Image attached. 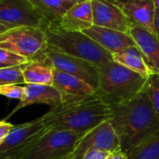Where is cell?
<instances>
[{
	"label": "cell",
	"instance_id": "9c48e42d",
	"mask_svg": "<svg viewBox=\"0 0 159 159\" xmlns=\"http://www.w3.org/2000/svg\"><path fill=\"white\" fill-rule=\"evenodd\" d=\"M0 25L10 29L34 26L45 29L47 25L28 0H0Z\"/></svg>",
	"mask_w": 159,
	"mask_h": 159
},
{
	"label": "cell",
	"instance_id": "ba28073f",
	"mask_svg": "<svg viewBox=\"0 0 159 159\" xmlns=\"http://www.w3.org/2000/svg\"><path fill=\"white\" fill-rule=\"evenodd\" d=\"M54 69L78 77L89 84L96 90L99 82V69L93 64L61 52L55 51L50 47L44 53L43 61Z\"/></svg>",
	"mask_w": 159,
	"mask_h": 159
},
{
	"label": "cell",
	"instance_id": "83f0119b",
	"mask_svg": "<svg viewBox=\"0 0 159 159\" xmlns=\"http://www.w3.org/2000/svg\"><path fill=\"white\" fill-rule=\"evenodd\" d=\"M153 33L159 38V9H155L153 18Z\"/></svg>",
	"mask_w": 159,
	"mask_h": 159
},
{
	"label": "cell",
	"instance_id": "484cf974",
	"mask_svg": "<svg viewBox=\"0 0 159 159\" xmlns=\"http://www.w3.org/2000/svg\"><path fill=\"white\" fill-rule=\"evenodd\" d=\"M111 152L101 150H89L82 159H108Z\"/></svg>",
	"mask_w": 159,
	"mask_h": 159
},
{
	"label": "cell",
	"instance_id": "d4e9b609",
	"mask_svg": "<svg viewBox=\"0 0 159 159\" xmlns=\"http://www.w3.org/2000/svg\"><path fill=\"white\" fill-rule=\"evenodd\" d=\"M25 91V85L20 84H6L0 86V95L19 101L24 98Z\"/></svg>",
	"mask_w": 159,
	"mask_h": 159
},
{
	"label": "cell",
	"instance_id": "2e32d148",
	"mask_svg": "<svg viewBox=\"0 0 159 159\" xmlns=\"http://www.w3.org/2000/svg\"><path fill=\"white\" fill-rule=\"evenodd\" d=\"M25 90L24 98L19 101L16 108L7 116L6 121L19 110L32 104H46L53 108L62 103V97L53 85L25 84Z\"/></svg>",
	"mask_w": 159,
	"mask_h": 159
},
{
	"label": "cell",
	"instance_id": "f1b7e54d",
	"mask_svg": "<svg viewBox=\"0 0 159 159\" xmlns=\"http://www.w3.org/2000/svg\"><path fill=\"white\" fill-rule=\"evenodd\" d=\"M108 159H128V157L125 152H124L122 150H120L115 152H111Z\"/></svg>",
	"mask_w": 159,
	"mask_h": 159
},
{
	"label": "cell",
	"instance_id": "44dd1931",
	"mask_svg": "<svg viewBox=\"0 0 159 159\" xmlns=\"http://www.w3.org/2000/svg\"><path fill=\"white\" fill-rule=\"evenodd\" d=\"M128 159H159V130L127 154Z\"/></svg>",
	"mask_w": 159,
	"mask_h": 159
},
{
	"label": "cell",
	"instance_id": "cb8c5ba5",
	"mask_svg": "<svg viewBox=\"0 0 159 159\" xmlns=\"http://www.w3.org/2000/svg\"><path fill=\"white\" fill-rule=\"evenodd\" d=\"M29 61L25 57L18 55L9 50L0 48V63L7 65L9 66H23L27 64Z\"/></svg>",
	"mask_w": 159,
	"mask_h": 159
},
{
	"label": "cell",
	"instance_id": "7402d4cb",
	"mask_svg": "<svg viewBox=\"0 0 159 159\" xmlns=\"http://www.w3.org/2000/svg\"><path fill=\"white\" fill-rule=\"evenodd\" d=\"M23 66H13L0 68V86L6 84L25 85V83L23 74Z\"/></svg>",
	"mask_w": 159,
	"mask_h": 159
},
{
	"label": "cell",
	"instance_id": "836d02e7",
	"mask_svg": "<svg viewBox=\"0 0 159 159\" xmlns=\"http://www.w3.org/2000/svg\"><path fill=\"white\" fill-rule=\"evenodd\" d=\"M111 1H113V2H114V1H115V0H111Z\"/></svg>",
	"mask_w": 159,
	"mask_h": 159
},
{
	"label": "cell",
	"instance_id": "7c38bea8",
	"mask_svg": "<svg viewBox=\"0 0 159 159\" xmlns=\"http://www.w3.org/2000/svg\"><path fill=\"white\" fill-rule=\"evenodd\" d=\"M52 85L59 91L62 103L79 101L96 95V89L86 82L54 68Z\"/></svg>",
	"mask_w": 159,
	"mask_h": 159
},
{
	"label": "cell",
	"instance_id": "e0dca14e",
	"mask_svg": "<svg viewBox=\"0 0 159 159\" xmlns=\"http://www.w3.org/2000/svg\"><path fill=\"white\" fill-rule=\"evenodd\" d=\"M94 25L91 0L73 5L63 16L57 26L68 31H81Z\"/></svg>",
	"mask_w": 159,
	"mask_h": 159
},
{
	"label": "cell",
	"instance_id": "3957f363",
	"mask_svg": "<svg viewBox=\"0 0 159 159\" xmlns=\"http://www.w3.org/2000/svg\"><path fill=\"white\" fill-rule=\"evenodd\" d=\"M98 69L96 96L109 106L125 103L136 98L145 89L149 79L114 61Z\"/></svg>",
	"mask_w": 159,
	"mask_h": 159
},
{
	"label": "cell",
	"instance_id": "9a60e30c",
	"mask_svg": "<svg viewBox=\"0 0 159 159\" xmlns=\"http://www.w3.org/2000/svg\"><path fill=\"white\" fill-rule=\"evenodd\" d=\"M129 22L153 32L155 6L153 0H115Z\"/></svg>",
	"mask_w": 159,
	"mask_h": 159
},
{
	"label": "cell",
	"instance_id": "5bb4252c",
	"mask_svg": "<svg viewBox=\"0 0 159 159\" xmlns=\"http://www.w3.org/2000/svg\"><path fill=\"white\" fill-rule=\"evenodd\" d=\"M129 34L153 74H159V38L152 31L130 23Z\"/></svg>",
	"mask_w": 159,
	"mask_h": 159
},
{
	"label": "cell",
	"instance_id": "8992f818",
	"mask_svg": "<svg viewBox=\"0 0 159 159\" xmlns=\"http://www.w3.org/2000/svg\"><path fill=\"white\" fill-rule=\"evenodd\" d=\"M0 48L9 50L29 62H42L48 49L45 29L34 26H20L0 35Z\"/></svg>",
	"mask_w": 159,
	"mask_h": 159
},
{
	"label": "cell",
	"instance_id": "ffe728a7",
	"mask_svg": "<svg viewBox=\"0 0 159 159\" xmlns=\"http://www.w3.org/2000/svg\"><path fill=\"white\" fill-rule=\"evenodd\" d=\"M23 74L25 84L52 85L53 67L44 62H28L23 66Z\"/></svg>",
	"mask_w": 159,
	"mask_h": 159
},
{
	"label": "cell",
	"instance_id": "277c9868",
	"mask_svg": "<svg viewBox=\"0 0 159 159\" xmlns=\"http://www.w3.org/2000/svg\"><path fill=\"white\" fill-rule=\"evenodd\" d=\"M48 47L63 53L87 61L100 68L113 61L112 54L81 31H68L57 26H47Z\"/></svg>",
	"mask_w": 159,
	"mask_h": 159
},
{
	"label": "cell",
	"instance_id": "4dcf8cb0",
	"mask_svg": "<svg viewBox=\"0 0 159 159\" xmlns=\"http://www.w3.org/2000/svg\"><path fill=\"white\" fill-rule=\"evenodd\" d=\"M9 29H10L9 27L5 26L3 25H0V35H1L2 33H4V32H6V31H8Z\"/></svg>",
	"mask_w": 159,
	"mask_h": 159
},
{
	"label": "cell",
	"instance_id": "7a4b0ae2",
	"mask_svg": "<svg viewBox=\"0 0 159 159\" xmlns=\"http://www.w3.org/2000/svg\"><path fill=\"white\" fill-rule=\"evenodd\" d=\"M110 106L96 95L51 108L42 117L47 129H64L84 135L110 118Z\"/></svg>",
	"mask_w": 159,
	"mask_h": 159
},
{
	"label": "cell",
	"instance_id": "1f68e13d",
	"mask_svg": "<svg viewBox=\"0 0 159 159\" xmlns=\"http://www.w3.org/2000/svg\"><path fill=\"white\" fill-rule=\"evenodd\" d=\"M153 3L156 9H159V0H153Z\"/></svg>",
	"mask_w": 159,
	"mask_h": 159
},
{
	"label": "cell",
	"instance_id": "f546056e",
	"mask_svg": "<svg viewBox=\"0 0 159 159\" xmlns=\"http://www.w3.org/2000/svg\"><path fill=\"white\" fill-rule=\"evenodd\" d=\"M66 1L73 6V5H76V4L84 3V2H86V1H90V0H66Z\"/></svg>",
	"mask_w": 159,
	"mask_h": 159
},
{
	"label": "cell",
	"instance_id": "ac0fdd59",
	"mask_svg": "<svg viewBox=\"0 0 159 159\" xmlns=\"http://www.w3.org/2000/svg\"><path fill=\"white\" fill-rule=\"evenodd\" d=\"M43 18L47 26L57 25L65 13L72 7L66 0H28Z\"/></svg>",
	"mask_w": 159,
	"mask_h": 159
},
{
	"label": "cell",
	"instance_id": "d6a6232c",
	"mask_svg": "<svg viewBox=\"0 0 159 159\" xmlns=\"http://www.w3.org/2000/svg\"><path fill=\"white\" fill-rule=\"evenodd\" d=\"M7 66H9L4 65V64H2V63H0V68H2V67H7Z\"/></svg>",
	"mask_w": 159,
	"mask_h": 159
},
{
	"label": "cell",
	"instance_id": "30bf717a",
	"mask_svg": "<svg viewBox=\"0 0 159 159\" xmlns=\"http://www.w3.org/2000/svg\"><path fill=\"white\" fill-rule=\"evenodd\" d=\"M89 150H101L115 152L122 150L119 139L109 121H105L85 133L79 140L68 159H82Z\"/></svg>",
	"mask_w": 159,
	"mask_h": 159
},
{
	"label": "cell",
	"instance_id": "4316f807",
	"mask_svg": "<svg viewBox=\"0 0 159 159\" xmlns=\"http://www.w3.org/2000/svg\"><path fill=\"white\" fill-rule=\"evenodd\" d=\"M14 125L6 120H1L0 121V145L6 139V138L9 136L10 132L12 130Z\"/></svg>",
	"mask_w": 159,
	"mask_h": 159
},
{
	"label": "cell",
	"instance_id": "d6986e66",
	"mask_svg": "<svg viewBox=\"0 0 159 159\" xmlns=\"http://www.w3.org/2000/svg\"><path fill=\"white\" fill-rule=\"evenodd\" d=\"M112 58L114 62L140 74L145 78H149L153 74L137 45L129 47L119 53L113 54Z\"/></svg>",
	"mask_w": 159,
	"mask_h": 159
},
{
	"label": "cell",
	"instance_id": "603a6c76",
	"mask_svg": "<svg viewBox=\"0 0 159 159\" xmlns=\"http://www.w3.org/2000/svg\"><path fill=\"white\" fill-rule=\"evenodd\" d=\"M145 90L147 91L154 111L159 118V74H152L149 77Z\"/></svg>",
	"mask_w": 159,
	"mask_h": 159
},
{
	"label": "cell",
	"instance_id": "8fae6325",
	"mask_svg": "<svg viewBox=\"0 0 159 159\" xmlns=\"http://www.w3.org/2000/svg\"><path fill=\"white\" fill-rule=\"evenodd\" d=\"M94 25L129 34L130 22L122 9L111 0H91Z\"/></svg>",
	"mask_w": 159,
	"mask_h": 159
},
{
	"label": "cell",
	"instance_id": "5b68a950",
	"mask_svg": "<svg viewBox=\"0 0 159 159\" xmlns=\"http://www.w3.org/2000/svg\"><path fill=\"white\" fill-rule=\"evenodd\" d=\"M83 136L64 129H47L16 159H68Z\"/></svg>",
	"mask_w": 159,
	"mask_h": 159
},
{
	"label": "cell",
	"instance_id": "52a82bcc",
	"mask_svg": "<svg viewBox=\"0 0 159 159\" xmlns=\"http://www.w3.org/2000/svg\"><path fill=\"white\" fill-rule=\"evenodd\" d=\"M42 117L14 125L0 145V159H16L46 132Z\"/></svg>",
	"mask_w": 159,
	"mask_h": 159
},
{
	"label": "cell",
	"instance_id": "4fadbf2b",
	"mask_svg": "<svg viewBox=\"0 0 159 159\" xmlns=\"http://www.w3.org/2000/svg\"><path fill=\"white\" fill-rule=\"evenodd\" d=\"M83 32L112 55L136 46L130 34L121 31L93 25Z\"/></svg>",
	"mask_w": 159,
	"mask_h": 159
},
{
	"label": "cell",
	"instance_id": "6da1fadb",
	"mask_svg": "<svg viewBox=\"0 0 159 159\" xmlns=\"http://www.w3.org/2000/svg\"><path fill=\"white\" fill-rule=\"evenodd\" d=\"M110 110L108 121L126 154L159 130V118L145 89L125 103L110 106Z\"/></svg>",
	"mask_w": 159,
	"mask_h": 159
}]
</instances>
